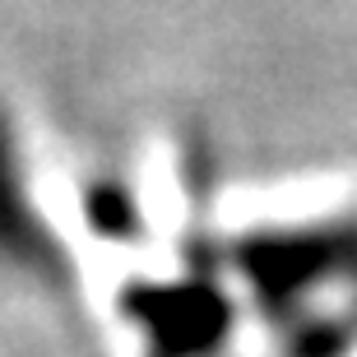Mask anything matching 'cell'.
<instances>
[{
  "mask_svg": "<svg viewBox=\"0 0 357 357\" xmlns=\"http://www.w3.org/2000/svg\"><path fill=\"white\" fill-rule=\"evenodd\" d=\"M0 265L14 269V274H33V278H52L66 265L61 246L52 237V223L38 209L24 144H19L5 107H0Z\"/></svg>",
  "mask_w": 357,
  "mask_h": 357,
  "instance_id": "1",
  "label": "cell"
}]
</instances>
